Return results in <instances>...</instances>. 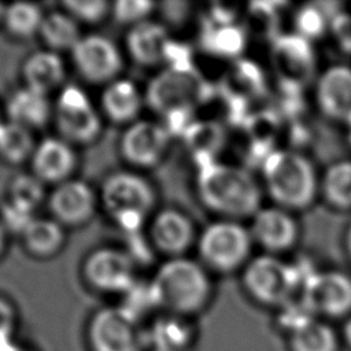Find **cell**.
Masks as SVG:
<instances>
[{"label": "cell", "mask_w": 351, "mask_h": 351, "mask_svg": "<svg viewBox=\"0 0 351 351\" xmlns=\"http://www.w3.org/2000/svg\"><path fill=\"white\" fill-rule=\"evenodd\" d=\"M197 193L208 210L226 219L252 217L262 207V191L251 173L217 160L199 166Z\"/></svg>", "instance_id": "1"}, {"label": "cell", "mask_w": 351, "mask_h": 351, "mask_svg": "<svg viewBox=\"0 0 351 351\" xmlns=\"http://www.w3.org/2000/svg\"><path fill=\"white\" fill-rule=\"evenodd\" d=\"M262 171L267 193L278 207L288 211L308 207L321 185L313 163L296 151L269 152L265 156Z\"/></svg>", "instance_id": "2"}, {"label": "cell", "mask_w": 351, "mask_h": 351, "mask_svg": "<svg viewBox=\"0 0 351 351\" xmlns=\"http://www.w3.org/2000/svg\"><path fill=\"white\" fill-rule=\"evenodd\" d=\"M159 306L170 314L188 315L206 306L211 281L203 265L185 256L166 261L152 278Z\"/></svg>", "instance_id": "3"}, {"label": "cell", "mask_w": 351, "mask_h": 351, "mask_svg": "<svg viewBox=\"0 0 351 351\" xmlns=\"http://www.w3.org/2000/svg\"><path fill=\"white\" fill-rule=\"evenodd\" d=\"M99 196L107 214L129 236L141 230L156 200L148 180L132 171L108 174L101 184Z\"/></svg>", "instance_id": "4"}, {"label": "cell", "mask_w": 351, "mask_h": 351, "mask_svg": "<svg viewBox=\"0 0 351 351\" xmlns=\"http://www.w3.org/2000/svg\"><path fill=\"white\" fill-rule=\"evenodd\" d=\"M196 243L203 263L226 273L247 265L254 240L248 228L239 221L223 218L207 225Z\"/></svg>", "instance_id": "5"}, {"label": "cell", "mask_w": 351, "mask_h": 351, "mask_svg": "<svg viewBox=\"0 0 351 351\" xmlns=\"http://www.w3.org/2000/svg\"><path fill=\"white\" fill-rule=\"evenodd\" d=\"M206 85L197 70L192 67H166L147 88V101L162 117L191 111L204 99Z\"/></svg>", "instance_id": "6"}, {"label": "cell", "mask_w": 351, "mask_h": 351, "mask_svg": "<svg viewBox=\"0 0 351 351\" xmlns=\"http://www.w3.org/2000/svg\"><path fill=\"white\" fill-rule=\"evenodd\" d=\"M53 118L59 137L67 143L89 144L101 132V118L88 93L73 84L64 85L53 106Z\"/></svg>", "instance_id": "7"}, {"label": "cell", "mask_w": 351, "mask_h": 351, "mask_svg": "<svg viewBox=\"0 0 351 351\" xmlns=\"http://www.w3.org/2000/svg\"><path fill=\"white\" fill-rule=\"evenodd\" d=\"M243 282L256 300L267 304L287 302L298 287V274L273 254L258 255L244 267Z\"/></svg>", "instance_id": "8"}, {"label": "cell", "mask_w": 351, "mask_h": 351, "mask_svg": "<svg viewBox=\"0 0 351 351\" xmlns=\"http://www.w3.org/2000/svg\"><path fill=\"white\" fill-rule=\"evenodd\" d=\"M88 340L93 351H143L147 347L145 330L119 306L101 308L92 317Z\"/></svg>", "instance_id": "9"}, {"label": "cell", "mask_w": 351, "mask_h": 351, "mask_svg": "<svg viewBox=\"0 0 351 351\" xmlns=\"http://www.w3.org/2000/svg\"><path fill=\"white\" fill-rule=\"evenodd\" d=\"M71 59L82 78L106 85L119 78L123 64L118 45L101 34L82 36L71 49Z\"/></svg>", "instance_id": "10"}, {"label": "cell", "mask_w": 351, "mask_h": 351, "mask_svg": "<svg viewBox=\"0 0 351 351\" xmlns=\"http://www.w3.org/2000/svg\"><path fill=\"white\" fill-rule=\"evenodd\" d=\"M84 277L97 291L122 295L136 282L134 259L118 248L95 250L84 262Z\"/></svg>", "instance_id": "11"}, {"label": "cell", "mask_w": 351, "mask_h": 351, "mask_svg": "<svg viewBox=\"0 0 351 351\" xmlns=\"http://www.w3.org/2000/svg\"><path fill=\"white\" fill-rule=\"evenodd\" d=\"M171 134L162 122L137 119L125 129L119 148L123 159L137 167L158 165L170 144Z\"/></svg>", "instance_id": "12"}, {"label": "cell", "mask_w": 351, "mask_h": 351, "mask_svg": "<svg viewBox=\"0 0 351 351\" xmlns=\"http://www.w3.org/2000/svg\"><path fill=\"white\" fill-rule=\"evenodd\" d=\"M271 63L277 77L292 88H302L315 73V56L310 41L296 33L274 40Z\"/></svg>", "instance_id": "13"}, {"label": "cell", "mask_w": 351, "mask_h": 351, "mask_svg": "<svg viewBox=\"0 0 351 351\" xmlns=\"http://www.w3.org/2000/svg\"><path fill=\"white\" fill-rule=\"evenodd\" d=\"M303 300L313 311L346 314L351 310V277L341 271L313 273L303 284Z\"/></svg>", "instance_id": "14"}, {"label": "cell", "mask_w": 351, "mask_h": 351, "mask_svg": "<svg viewBox=\"0 0 351 351\" xmlns=\"http://www.w3.org/2000/svg\"><path fill=\"white\" fill-rule=\"evenodd\" d=\"M48 207L52 218L60 225L78 226L93 217L97 196L89 184L70 178L55 186L48 197Z\"/></svg>", "instance_id": "15"}, {"label": "cell", "mask_w": 351, "mask_h": 351, "mask_svg": "<svg viewBox=\"0 0 351 351\" xmlns=\"http://www.w3.org/2000/svg\"><path fill=\"white\" fill-rule=\"evenodd\" d=\"M254 243L269 254L289 250L298 240L299 228L295 218L285 208L261 207L248 228Z\"/></svg>", "instance_id": "16"}, {"label": "cell", "mask_w": 351, "mask_h": 351, "mask_svg": "<svg viewBox=\"0 0 351 351\" xmlns=\"http://www.w3.org/2000/svg\"><path fill=\"white\" fill-rule=\"evenodd\" d=\"M195 226L188 215L176 208L155 214L149 225V241L159 252L170 258L184 256L196 240Z\"/></svg>", "instance_id": "17"}, {"label": "cell", "mask_w": 351, "mask_h": 351, "mask_svg": "<svg viewBox=\"0 0 351 351\" xmlns=\"http://www.w3.org/2000/svg\"><path fill=\"white\" fill-rule=\"evenodd\" d=\"M33 174L44 184H62L70 180L77 167L74 145L62 137L41 140L30 158Z\"/></svg>", "instance_id": "18"}, {"label": "cell", "mask_w": 351, "mask_h": 351, "mask_svg": "<svg viewBox=\"0 0 351 351\" xmlns=\"http://www.w3.org/2000/svg\"><path fill=\"white\" fill-rule=\"evenodd\" d=\"M321 111L339 122L351 121V67L330 66L321 73L315 86Z\"/></svg>", "instance_id": "19"}, {"label": "cell", "mask_w": 351, "mask_h": 351, "mask_svg": "<svg viewBox=\"0 0 351 351\" xmlns=\"http://www.w3.org/2000/svg\"><path fill=\"white\" fill-rule=\"evenodd\" d=\"M171 38L162 23L144 21L132 26L126 36V48L130 58L145 67L165 63Z\"/></svg>", "instance_id": "20"}, {"label": "cell", "mask_w": 351, "mask_h": 351, "mask_svg": "<svg viewBox=\"0 0 351 351\" xmlns=\"http://www.w3.org/2000/svg\"><path fill=\"white\" fill-rule=\"evenodd\" d=\"M144 95L136 82L117 78L107 84L101 92V112L112 122L132 123L137 121L143 108Z\"/></svg>", "instance_id": "21"}, {"label": "cell", "mask_w": 351, "mask_h": 351, "mask_svg": "<svg viewBox=\"0 0 351 351\" xmlns=\"http://www.w3.org/2000/svg\"><path fill=\"white\" fill-rule=\"evenodd\" d=\"M64 75L66 67L62 56L49 49L30 53L22 66L25 86L45 95L59 88L63 84Z\"/></svg>", "instance_id": "22"}, {"label": "cell", "mask_w": 351, "mask_h": 351, "mask_svg": "<svg viewBox=\"0 0 351 351\" xmlns=\"http://www.w3.org/2000/svg\"><path fill=\"white\" fill-rule=\"evenodd\" d=\"M5 111L8 121L19 123L30 130L44 126L51 115H53L48 95L25 85L14 90L8 97Z\"/></svg>", "instance_id": "23"}, {"label": "cell", "mask_w": 351, "mask_h": 351, "mask_svg": "<svg viewBox=\"0 0 351 351\" xmlns=\"http://www.w3.org/2000/svg\"><path fill=\"white\" fill-rule=\"evenodd\" d=\"M145 333L151 351H186L192 339L186 319L170 313L156 318Z\"/></svg>", "instance_id": "24"}, {"label": "cell", "mask_w": 351, "mask_h": 351, "mask_svg": "<svg viewBox=\"0 0 351 351\" xmlns=\"http://www.w3.org/2000/svg\"><path fill=\"white\" fill-rule=\"evenodd\" d=\"M21 236L25 248L37 258H49L58 254L66 240L63 225L53 218L36 217Z\"/></svg>", "instance_id": "25"}, {"label": "cell", "mask_w": 351, "mask_h": 351, "mask_svg": "<svg viewBox=\"0 0 351 351\" xmlns=\"http://www.w3.org/2000/svg\"><path fill=\"white\" fill-rule=\"evenodd\" d=\"M40 37L49 51H70L81 40L80 23L66 11L45 14L40 29Z\"/></svg>", "instance_id": "26"}, {"label": "cell", "mask_w": 351, "mask_h": 351, "mask_svg": "<svg viewBox=\"0 0 351 351\" xmlns=\"http://www.w3.org/2000/svg\"><path fill=\"white\" fill-rule=\"evenodd\" d=\"M202 45L215 56L236 58L245 47V33L234 22L210 21L202 33Z\"/></svg>", "instance_id": "27"}, {"label": "cell", "mask_w": 351, "mask_h": 351, "mask_svg": "<svg viewBox=\"0 0 351 351\" xmlns=\"http://www.w3.org/2000/svg\"><path fill=\"white\" fill-rule=\"evenodd\" d=\"M184 136L199 166L215 162L214 155L221 151L225 143V133L215 121L193 122Z\"/></svg>", "instance_id": "28"}, {"label": "cell", "mask_w": 351, "mask_h": 351, "mask_svg": "<svg viewBox=\"0 0 351 351\" xmlns=\"http://www.w3.org/2000/svg\"><path fill=\"white\" fill-rule=\"evenodd\" d=\"M33 130L12 121L0 122V158L8 163H21L32 158L36 143Z\"/></svg>", "instance_id": "29"}, {"label": "cell", "mask_w": 351, "mask_h": 351, "mask_svg": "<svg viewBox=\"0 0 351 351\" xmlns=\"http://www.w3.org/2000/svg\"><path fill=\"white\" fill-rule=\"evenodd\" d=\"M45 14L36 3L16 1L5 5L1 23L7 32L19 38L40 33Z\"/></svg>", "instance_id": "30"}, {"label": "cell", "mask_w": 351, "mask_h": 351, "mask_svg": "<svg viewBox=\"0 0 351 351\" xmlns=\"http://www.w3.org/2000/svg\"><path fill=\"white\" fill-rule=\"evenodd\" d=\"M324 197L340 210L351 208V160L333 163L325 171L321 185Z\"/></svg>", "instance_id": "31"}, {"label": "cell", "mask_w": 351, "mask_h": 351, "mask_svg": "<svg viewBox=\"0 0 351 351\" xmlns=\"http://www.w3.org/2000/svg\"><path fill=\"white\" fill-rule=\"evenodd\" d=\"M122 296L123 300L119 307L138 322L149 311L160 307L152 281L141 282L136 280V282L125 293H122Z\"/></svg>", "instance_id": "32"}, {"label": "cell", "mask_w": 351, "mask_h": 351, "mask_svg": "<svg viewBox=\"0 0 351 351\" xmlns=\"http://www.w3.org/2000/svg\"><path fill=\"white\" fill-rule=\"evenodd\" d=\"M44 197V182L34 174H21L11 181L8 200L15 204L36 213Z\"/></svg>", "instance_id": "33"}, {"label": "cell", "mask_w": 351, "mask_h": 351, "mask_svg": "<svg viewBox=\"0 0 351 351\" xmlns=\"http://www.w3.org/2000/svg\"><path fill=\"white\" fill-rule=\"evenodd\" d=\"M292 346L295 351H335V335L324 324L315 321L293 332Z\"/></svg>", "instance_id": "34"}, {"label": "cell", "mask_w": 351, "mask_h": 351, "mask_svg": "<svg viewBox=\"0 0 351 351\" xmlns=\"http://www.w3.org/2000/svg\"><path fill=\"white\" fill-rule=\"evenodd\" d=\"M330 19L332 18L328 16L325 11L319 8V5L306 4L295 14V33L310 41L325 33V30L330 26Z\"/></svg>", "instance_id": "35"}, {"label": "cell", "mask_w": 351, "mask_h": 351, "mask_svg": "<svg viewBox=\"0 0 351 351\" xmlns=\"http://www.w3.org/2000/svg\"><path fill=\"white\" fill-rule=\"evenodd\" d=\"M63 7L78 23H99L111 14V4L106 0H67Z\"/></svg>", "instance_id": "36"}, {"label": "cell", "mask_w": 351, "mask_h": 351, "mask_svg": "<svg viewBox=\"0 0 351 351\" xmlns=\"http://www.w3.org/2000/svg\"><path fill=\"white\" fill-rule=\"evenodd\" d=\"M154 8L155 4L147 0H119L111 4V14L118 23L132 27L148 21Z\"/></svg>", "instance_id": "37"}, {"label": "cell", "mask_w": 351, "mask_h": 351, "mask_svg": "<svg viewBox=\"0 0 351 351\" xmlns=\"http://www.w3.org/2000/svg\"><path fill=\"white\" fill-rule=\"evenodd\" d=\"M261 74L255 64L247 62H239L234 70L229 74V86L233 84L237 86V90L232 97L243 99L244 93H255L261 89Z\"/></svg>", "instance_id": "38"}, {"label": "cell", "mask_w": 351, "mask_h": 351, "mask_svg": "<svg viewBox=\"0 0 351 351\" xmlns=\"http://www.w3.org/2000/svg\"><path fill=\"white\" fill-rule=\"evenodd\" d=\"M36 218V213L26 210L7 200L0 211V222L5 230L22 234L30 222Z\"/></svg>", "instance_id": "39"}, {"label": "cell", "mask_w": 351, "mask_h": 351, "mask_svg": "<svg viewBox=\"0 0 351 351\" xmlns=\"http://www.w3.org/2000/svg\"><path fill=\"white\" fill-rule=\"evenodd\" d=\"M329 27L339 45L346 51H351V14L339 12L333 15Z\"/></svg>", "instance_id": "40"}, {"label": "cell", "mask_w": 351, "mask_h": 351, "mask_svg": "<svg viewBox=\"0 0 351 351\" xmlns=\"http://www.w3.org/2000/svg\"><path fill=\"white\" fill-rule=\"evenodd\" d=\"M15 329L14 307L3 298H0V344L11 341Z\"/></svg>", "instance_id": "41"}, {"label": "cell", "mask_w": 351, "mask_h": 351, "mask_svg": "<svg viewBox=\"0 0 351 351\" xmlns=\"http://www.w3.org/2000/svg\"><path fill=\"white\" fill-rule=\"evenodd\" d=\"M0 351H29V350L18 346L14 340H11V341L0 344Z\"/></svg>", "instance_id": "42"}, {"label": "cell", "mask_w": 351, "mask_h": 351, "mask_svg": "<svg viewBox=\"0 0 351 351\" xmlns=\"http://www.w3.org/2000/svg\"><path fill=\"white\" fill-rule=\"evenodd\" d=\"M5 233H7V230L4 229V226L0 222V255L3 254L4 247H5Z\"/></svg>", "instance_id": "43"}, {"label": "cell", "mask_w": 351, "mask_h": 351, "mask_svg": "<svg viewBox=\"0 0 351 351\" xmlns=\"http://www.w3.org/2000/svg\"><path fill=\"white\" fill-rule=\"evenodd\" d=\"M346 248H347V252H348V255L351 258V225H350V228H348V230L346 233Z\"/></svg>", "instance_id": "44"}, {"label": "cell", "mask_w": 351, "mask_h": 351, "mask_svg": "<svg viewBox=\"0 0 351 351\" xmlns=\"http://www.w3.org/2000/svg\"><path fill=\"white\" fill-rule=\"evenodd\" d=\"M346 336H347V339H348V341L351 343V319L347 322V325H346Z\"/></svg>", "instance_id": "45"}, {"label": "cell", "mask_w": 351, "mask_h": 351, "mask_svg": "<svg viewBox=\"0 0 351 351\" xmlns=\"http://www.w3.org/2000/svg\"><path fill=\"white\" fill-rule=\"evenodd\" d=\"M4 10H5V5L3 3H0V22L3 21V15H4Z\"/></svg>", "instance_id": "46"}, {"label": "cell", "mask_w": 351, "mask_h": 351, "mask_svg": "<svg viewBox=\"0 0 351 351\" xmlns=\"http://www.w3.org/2000/svg\"><path fill=\"white\" fill-rule=\"evenodd\" d=\"M347 125H348V126H350V130H351V121H350V122H348V123H347Z\"/></svg>", "instance_id": "47"}, {"label": "cell", "mask_w": 351, "mask_h": 351, "mask_svg": "<svg viewBox=\"0 0 351 351\" xmlns=\"http://www.w3.org/2000/svg\"><path fill=\"white\" fill-rule=\"evenodd\" d=\"M0 122H1V121H0Z\"/></svg>", "instance_id": "48"}]
</instances>
